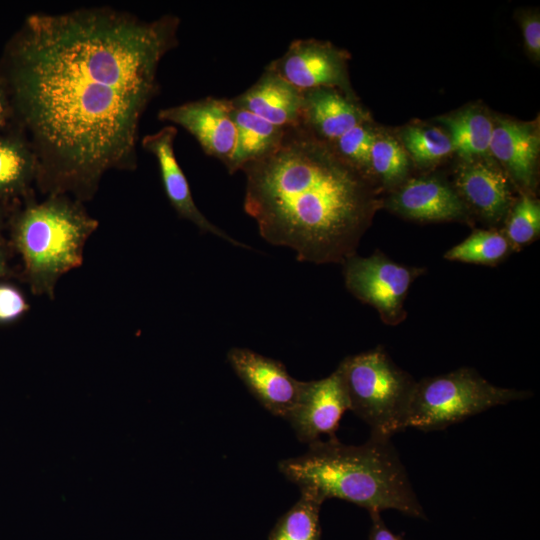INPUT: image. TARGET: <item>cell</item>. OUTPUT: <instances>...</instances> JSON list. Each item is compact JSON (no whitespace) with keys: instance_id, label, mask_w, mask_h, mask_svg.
<instances>
[{"instance_id":"7c38bea8","label":"cell","mask_w":540,"mask_h":540,"mask_svg":"<svg viewBox=\"0 0 540 540\" xmlns=\"http://www.w3.org/2000/svg\"><path fill=\"white\" fill-rule=\"evenodd\" d=\"M177 128L166 125L158 131L145 135L141 140L144 150L157 160L166 197L178 216L194 224L204 233H211L234 246H248L235 240L211 223L197 207L188 180L181 169L174 151Z\"/></svg>"},{"instance_id":"30bf717a","label":"cell","mask_w":540,"mask_h":540,"mask_svg":"<svg viewBox=\"0 0 540 540\" xmlns=\"http://www.w3.org/2000/svg\"><path fill=\"white\" fill-rule=\"evenodd\" d=\"M347 410L346 391L336 369L325 378L302 381L296 403L285 420L301 442L310 444L324 435L336 438L340 420Z\"/></svg>"},{"instance_id":"cb8c5ba5","label":"cell","mask_w":540,"mask_h":540,"mask_svg":"<svg viewBox=\"0 0 540 540\" xmlns=\"http://www.w3.org/2000/svg\"><path fill=\"white\" fill-rule=\"evenodd\" d=\"M404 147L421 165L436 163L453 150L447 133L436 127L410 126L402 132Z\"/></svg>"},{"instance_id":"6da1fadb","label":"cell","mask_w":540,"mask_h":540,"mask_svg":"<svg viewBox=\"0 0 540 540\" xmlns=\"http://www.w3.org/2000/svg\"><path fill=\"white\" fill-rule=\"evenodd\" d=\"M180 22L108 6L24 20L0 58V81L36 154L42 195L84 203L107 172L136 169L140 121Z\"/></svg>"},{"instance_id":"7402d4cb","label":"cell","mask_w":540,"mask_h":540,"mask_svg":"<svg viewBox=\"0 0 540 540\" xmlns=\"http://www.w3.org/2000/svg\"><path fill=\"white\" fill-rule=\"evenodd\" d=\"M321 505L312 496L300 493L298 501L277 520L268 540H321Z\"/></svg>"},{"instance_id":"f1b7e54d","label":"cell","mask_w":540,"mask_h":540,"mask_svg":"<svg viewBox=\"0 0 540 540\" xmlns=\"http://www.w3.org/2000/svg\"><path fill=\"white\" fill-rule=\"evenodd\" d=\"M369 515L371 518L369 540H407L389 530L381 517V512L371 511Z\"/></svg>"},{"instance_id":"1f68e13d","label":"cell","mask_w":540,"mask_h":540,"mask_svg":"<svg viewBox=\"0 0 540 540\" xmlns=\"http://www.w3.org/2000/svg\"><path fill=\"white\" fill-rule=\"evenodd\" d=\"M6 208L0 205V232L5 225Z\"/></svg>"},{"instance_id":"9c48e42d","label":"cell","mask_w":540,"mask_h":540,"mask_svg":"<svg viewBox=\"0 0 540 540\" xmlns=\"http://www.w3.org/2000/svg\"><path fill=\"white\" fill-rule=\"evenodd\" d=\"M230 99L205 97L163 108L160 121L183 127L199 143L205 154L220 160L229 171L237 141Z\"/></svg>"},{"instance_id":"5bb4252c","label":"cell","mask_w":540,"mask_h":540,"mask_svg":"<svg viewBox=\"0 0 540 540\" xmlns=\"http://www.w3.org/2000/svg\"><path fill=\"white\" fill-rule=\"evenodd\" d=\"M457 193L489 223H497L512 207V193L506 175L480 158L461 162L455 171Z\"/></svg>"},{"instance_id":"484cf974","label":"cell","mask_w":540,"mask_h":540,"mask_svg":"<svg viewBox=\"0 0 540 540\" xmlns=\"http://www.w3.org/2000/svg\"><path fill=\"white\" fill-rule=\"evenodd\" d=\"M375 134L376 132L366 122H363L329 145L342 159L369 179L370 152Z\"/></svg>"},{"instance_id":"4fadbf2b","label":"cell","mask_w":540,"mask_h":540,"mask_svg":"<svg viewBox=\"0 0 540 540\" xmlns=\"http://www.w3.org/2000/svg\"><path fill=\"white\" fill-rule=\"evenodd\" d=\"M389 208L416 221H467L469 209L457 191L435 177L407 181L388 200Z\"/></svg>"},{"instance_id":"f546056e","label":"cell","mask_w":540,"mask_h":540,"mask_svg":"<svg viewBox=\"0 0 540 540\" xmlns=\"http://www.w3.org/2000/svg\"><path fill=\"white\" fill-rule=\"evenodd\" d=\"M14 124L11 101L4 85L0 81V133L8 130Z\"/></svg>"},{"instance_id":"44dd1931","label":"cell","mask_w":540,"mask_h":540,"mask_svg":"<svg viewBox=\"0 0 540 540\" xmlns=\"http://www.w3.org/2000/svg\"><path fill=\"white\" fill-rule=\"evenodd\" d=\"M512 251L503 233L495 230H476L446 251L444 258L449 261L496 266Z\"/></svg>"},{"instance_id":"5b68a950","label":"cell","mask_w":540,"mask_h":540,"mask_svg":"<svg viewBox=\"0 0 540 540\" xmlns=\"http://www.w3.org/2000/svg\"><path fill=\"white\" fill-rule=\"evenodd\" d=\"M349 410L370 428V436L391 438L404 431L405 419L416 384L378 346L344 358L338 367Z\"/></svg>"},{"instance_id":"52a82bcc","label":"cell","mask_w":540,"mask_h":540,"mask_svg":"<svg viewBox=\"0 0 540 540\" xmlns=\"http://www.w3.org/2000/svg\"><path fill=\"white\" fill-rule=\"evenodd\" d=\"M347 290L359 301L372 306L383 323L396 326L406 318L404 303L411 284L425 268L409 267L375 251L367 257L356 254L343 263Z\"/></svg>"},{"instance_id":"277c9868","label":"cell","mask_w":540,"mask_h":540,"mask_svg":"<svg viewBox=\"0 0 540 540\" xmlns=\"http://www.w3.org/2000/svg\"><path fill=\"white\" fill-rule=\"evenodd\" d=\"M98 225L83 202L64 194L42 201L34 195L17 207L10 219L11 242L34 295L54 299L60 278L83 264L85 244Z\"/></svg>"},{"instance_id":"83f0119b","label":"cell","mask_w":540,"mask_h":540,"mask_svg":"<svg viewBox=\"0 0 540 540\" xmlns=\"http://www.w3.org/2000/svg\"><path fill=\"white\" fill-rule=\"evenodd\" d=\"M524 43L529 54L535 59L540 57V18L538 13L527 14L521 21Z\"/></svg>"},{"instance_id":"4dcf8cb0","label":"cell","mask_w":540,"mask_h":540,"mask_svg":"<svg viewBox=\"0 0 540 540\" xmlns=\"http://www.w3.org/2000/svg\"><path fill=\"white\" fill-rule=\"evenodd\" d=\"M10 267L8 263V252L4 245V241L0 236V278L10 275Z\"/></svg>"},{"instance_id":"d4e9b609","label":"cell","mask_w":540,"mask_h":540,"mask_svg":"<svg viewBox=\"0 0 540 540\" xmlns=\"http://www.w3.org/2000/svg\"><path fill=\"white\" fill-rule=\"evenodd\" d=\"M505 227V237L513 251L538 239L540 234V203L529 194L523 196L511 207Z\"/></svg>"},{"instance_id":"8fae6325","label":"cell","mask_w":540,"mask_h":540,"mask_svg":"<svg viewBox=\"0 0 540 540\" xmlns=\"http://www.w3.org/2000/svg\"><path fill=\"white\" fill-rule=\"evenodd\" d=\"M227 360L253 397L270 413L286 419L302 381L292 377L280 361L247 348H231Z\"/></svg>"},{"instance_id":"7a4b0ae2","label":"cell","mask_w":540,"mask_h":540,"mask_svg":"<svg viewBox=\"0 0 540 540\" xmlns=\"http://www.w3.org/2000/svg\"><path fill=\"white\" fill-rule=\"evenodd\" d=\"M241 171L244 210L261 237L302 262L342 264L356 254L379 207L371 181L302 125Z\"/></svg>"},{"instance_id":"d6986e66","label":"cell","mask_w":540,"mask_h":540,"mask_svg":"<svg viewBox=\"0 0 540 540\" xmlns=\"http://www.w3.org/2000/svg\"><path fill=\"white\" fill-rule=\"evenodd\" d=\"M231 113L237 129L236 148L228 171L233 174L246 164L273 152L280 145L288 128L276 126L233 105Z\"/></svg>"},{"instance_id":"ba28073f","label":"cell","mask_w":540,"mask_h":540,"mask_svg":"<svg viewBox=\"0 0 540 540\" xmlns=\"http://www.w3.org/2000/svg\"><path fill=\"white\" fill-rule=\"evenodd\" d=\"M347 54L330 43L298 39L265 68L304 92L315 88L337 89L352 98L347 74Z\"/></svg>"},{"instance_id":"8992f818","label":"cell","mask_w":540,"mask_h":540,"mask_svg":"<svg viewBox=\"0 0 540 540\" xmlns=\"http://www.w3.org/2000/svg\"><path fill=\"white\" fill-rule=\"evenodd\" d=\"M531 396L530 391L496 386L474 368L461 367L416 381L404 427L443 430L493 407Z\"/></svg>"},{"instance_id":"2e32d148","label":"cell","mask_w":540,"mask_h":540,"mask_svg":"<svg viewBox=\"0 0 540 540\" xmlns=\"http://www.w3.org/2000/svg\"><path fill=\"white\" fill-rule=\"evenodd\" d=\"M230 101L234 107L276 126L292 128L301 125L303 92L267 68L251 87Z\"/></svg>"},{"instance_id":"ffe728a7","label":"cell","mask_w":540,"mask_h":540,"mask_svg":"<svg viewBox=\"0 0 540 540\" xmlns=\"http://www.w3.org/2000/svg\"><path fill=\"white\" fill-rule=\"evenodd\" d=\"M448 129L453 150L464 160L489 152L494 122L477 108H468L439 118Z\"/></svg>"},{"instance_id":"e0dca14e","label":"cell","mask_w":540,"mask_h":540,"mask_svg":"<svg viewBox=\"0 0 540 540\" xmlns=\"http://www.w3.org/2000/svg\"><path fill=\"white\" fill-rule=\"evenodd\" d=\"M363 122L364 111L339 90L322 87L303 92L301 125L318 139L332 144Z\"/></svg>"},{"instance_id":"3957f363","label":"cell","mask_w":540,"mask_h":540,"mask_svg":"<svg viewBox=\"0 0 540 540\" xmlns=\"http://www.w3.org/2000/svg\"><path fill=\"white\" fill-rule=\"evenodd\" d=\"M302 455L283 459L284 477L320 502L342 499L371 511L397 510L426 519L391 438L370 436L361 445L337 437L308 444Z\"/></svg>"},{"instance_id":"603a6c76","label":"cell","mask_w":540,"mask_h":540,"mask_svg":"<svg viewBox=\"0 0 540 540\" xmlns=\"http://www.w3.org/2000/svg\"><path fill=\"white\" fill-rule=\"evenodd\" d=\"M409 161L405 149L392 137L375 134L370 152L369 179L375 175L386 186H396L406 177Z\"/></svg>"},{"instance_id":"ac0fdd59","label":"cell","mask_w":540,"mask_h":540,"mask_svg":"<svg viewBox=\"0 0 540 540\" xmlns=\"http://www.w3.org/2000/svg\"><path fill=\"white\" fill-rule=\"evenodd\" d=\"M38 160L23 130L14 124L0 133V205L20 203L34 196Z\"/></svg>"},{"instance_id":"9a60e30c","label":"cell","mask_w":540,"mask_h":540,"mask_svg":"<svg viewBox=\"0 0 540 540\" xmlns=\"http://www.w3.org/2000/svg\"><path fill=\"white\" fill-rule=\"evenodd\" d=\"M539 144L534 125L499 118L494 123L489 152L514 183L530 191L536 184Z\"/></svg>"},{"instance_id":"4316f807","label":"cell","mask_w":540,"mask_h":540,"mask_svg":"<svg viewBox=\"0 0 540 540\" xmlns=\"http://www.w3.org/2000/svg\"><path fill=\"white\" fill-rule=\"evenodd\" d=\"M30 309L21 290L7 283H0V324L19 320Z\"/></svg>"}]
</instances>
